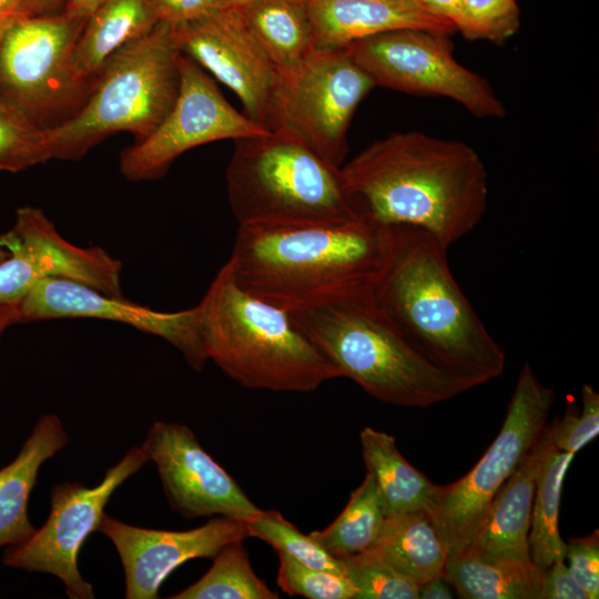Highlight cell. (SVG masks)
I'll use <instances>...</instances> for the list:
<instances>
[{
	"label": "cell",
	"instance_id": "3957f363",
	"mask_svg": "<svg viewBox=\"0 0 599 599\" xmlns=\"http://www.w3.org/2000/svg\"><path fill=\"white\" fill-rule=\"evenodd\" d=\"M386 229L358 217L337 224L238 225L229 258L237 284L283 311L374 286Z\"/></svg>",
	"mask_w": 599,
	"mask_h": 599
},
{
	"label": "cell",
	"instance_id": "6da1fadb",
	"mask_svg": "<svg viewBox=\"0 0 599 599\" xmlns=\"http://www.w3.org/2000/svg\"><path fill=\"white\" fill-rule=\"evenodd\" d=\"M341 176L359 217L420 229L447 248L487 207L488 173L476 150L419 131L373 142L341 166Z\"/></svg>",
	"mask_w": 599,
	"mask_h": 599
},
{
	"label": "cell",
	"instance_id": "5b68a950",
	"mask_svg": "<svg viewBox=\"0 0 599 599\" xmlns=\"http://www.w3.org/2000/svg\"><path fill=\"white\" fill-rule=\"evenodd\" d=\"M197 305L207 361L243 387L309 393L341 377L288 312L237 284L229 260Z\"/></svg>",
	"mask_w": 599,
	"mask_h": 599
},
{
	"label": "cell",
	"instance_id": "8fae6325",
	"mask_svg": "<svg viewBox=\"0 0 599 599\" xmlns=\"http://www.w3.org/2000/svg\"><path fill=\"white\" fill-rule=\"evenodd\" d=\"M149 461L141 446L130 448L94 487L77 481L55 484L50 490V514L40 529L22 544L10 546L2 564L59 578L71 599H93V586L78 566L79 551L98 531L104 508L114 491Z\"/></svg>",
	"mask_w": 599,
	"mask_h": 599
},
{
	"label": "cell",
	"instance_id": "f1b7e54d",
	"mask_svg": "<svg viewBox=\"0 0 599 599\" xmlns=\"http://www.w3.org/2000/svg\"><path fill=\"white\" fill-rule=\"evenodd\" d=\"M210 569L171 599H277L253 570L243 541L232 542L213 558Z\"/></svg>",
	"mask_w": 599,
	"mask_h": 599
},
{
	"label": "cell",
	"instance_id": "9a60e30c",
	"mask_svg": "<svg viewBox=\"0 0 599 599\" xmlns=\"http://www.w3.org/2000/svg\"><path fill=\"white\" fill-rule=\"evenodd\" d=\"M156 466L171 508L181 517L247 521L260 508L183 424L158 420L141 445Z\"/></svg>",
	"mask_w": 599,
	"mask_h": 599
},
{
	"label": "cell",
	"instance_id": "d4e9b609",
	"mask_svg": "<svg viewBox=\"0 0 599 599\" xmlns=\"http://www.w3.org/2000/svg\"><path fill=\"white\" fill-rule=\"evenodd\" d=\"M542 575L532 561L459 550L448 556L443 577L465 599H538Z\"/></svg>",
	"mask_w": 599,
	"mask_h": 599
},
{
	"label": "cell",
	"instance_id": "9c48e42d",
	"mask_svg": "<svg viewBox=\"0 0 599 599\" xmlns=\"http://www.w3.org/2000/svg\"><path fill=\"white\" fill-rule=\"evenodd\" d=\"M555 399V388L544 385L526 363L500 432L486 453L459 480L436 487L428 511L448 545L449 555L464 547L491 498L536 445Z\"/></svg>",
	"mask_w": 599,
	"mask_h": 599
},
{
	"label": "cell",
	"instance_id": "7c38bea8",
	"mask_svg": "<svg viewBox=\"0 0 599 599\" xmlns=\"http://www.w3.org/2000/svg\"><path fill=\"white\" fill-rule=\"evenodd\" d=\"M87 20L63 12L12 23L0 43V100L47 129L48 119L84 88L75 79L72 54Z\"/></svg>",
	"mask_w": 599,
	"mask_h": 599
},
{
	"label": "cell",
	"instance_id": "ac0fdd59",
	"mask_svg": "<svg viewBox=\"0 0 599 599\" xmlns=\"http://www.w3.org/2000/svg\"><path fill=\"white\" fill-rule=\"evenodd\" d=\"M114 545L125 576L126 599H154L182 564L213 558L225 546L250 537L246 522L216 516L189 530L133 526L104 512L99 529Z\"/></svg>",
	"mask_w": 599,
	"mask_h": 599
},
{
	"label": "cell",
	"instance_id": "8992f818",
	"mask_svg": "<svg viewBox=\"0 0 599 599\" xmlns=\"http://www.w3.org/2000/svg\"><path fill=\"white\" fill-rule=\"evenodd\" d=\"M180 50L163 21L115 52L95 77L87 101L47 128L50 159L77 160L116 132L148 138L172 109L180 89Z\"/></svg>",
	"mask_w": 599,
	"mask_h": 599
},
{
	"label": "cell",
	"instance_id": "7402d4cb",
	"mask_svg": "<svg viewBox=\"0 0 599 599\" xmlns=\"http://www.w3.org/2000/svg\"><path fill=\"white\" fill-rule=\"evenodd\" d=\"M158 22L148 0H106L89 17L74 44L72 67L78 82L88 84L115 52Z\"/></svg>",
	"mask_w": 599,
	"mask_h": 599
},
{
	"label": "cell",
	"instance_id": "ffe728a7",
	"mask_svg": "<svg viewBox=\"0 0 599 599\" xmlns=\"http://www.w3.org/2000/svg\"><path fill=\"white\" fill-rule=\"evenodd\" d=\"M313 23L316 48H342L380 33L419 29L450 34V22L416 0H304Z\"/></svg>",
	"mask_w": 599,
	"mask_h": 599
},
{
	"label": "cell",
	"instance_id": "7a4b0ae2",
	"mask_svg": "<svg viewBox=\"0 0 599 599\" xmlns=\"http://www.w3.org/2000/svg\"><path fill=\"white\" fill-rule=\"evenodd\" d=\"M375 298L402 334L428 359L471 388L498 378L506 353L458 286L447 247L412 226H385Z\"/></svg>",
	"mask_w": 599,
	"mask_h": 599
},
{
	"label": "cell",
	"instance_id": "2e32d148",
	"mask_svg": "<svg viewBox=\"0 0 599 599\" xmlns=\"http://www.w3.org/2000/svg\"><path fill=\"white\" fill-rule=\"evenodd\" d=\"M173 35L177 49L229 87L238 97L244 113L266 129L280 71L241 9L216 8L173 26Z\"/></svg>",
	"mask_w": 599,
	"mask_h": 599
},
{
	"label": "cell",
	"instance_id": "8d00e7d4",
	"mask_svg": "<svg viewBox=\"0 0 599 599\" xmlns=\"http://www.w3.org/2000/svg\"><path fill=\"white\" fill-rule=\"evenodd\" d=\"M538 599H589V597L565 565V560H557L544 570Z\"/></svg>",
	"mask_w": 599,
	"mask_h": 599
},
{
	"label": "cell",
	"instance_id": "d6a6232c",
	"mask_svg": "<svg viewBox=\"0 0 599 599\" xmlns=\"http://www.w3.org/2000/svg\"><path fill=\"white\" fill-rule=\"evenodd\" d=\"M277 554L276 581L287 595L308 599H355L356 589L346 576L312 568L288 555Z\"/></svg>",
	"mask_w": 599,
	"mask_h": 599
},
{
	"label": "cell",
	"instance_id": "e0dca14e",
	"mask_svg": "<svg viewBox=\"0 0 599 599\" xmlns=\"http://www.w3.org/2000/svg\"><path fill=\"white\" fill-rule=\"evenodd\" d=\"M19 313L21 322L84 317L126 324L170 343L195 372H202L207 362L199 305L160 312L74 281L47 278L19 303Z\"/></svg>",
	"mask_w": 599,
	"mask_h": 599
},
{
	"label": "cell",
	"instance_id": "30bf717a",
	"mask_svg": "<svg viewBox=\"0 0 599 599\" xmlns=\"http://www.w3.org/2000/svg\"><path fill=\"white\" fill-rule=\"evenodd\" d=\"M375 85L396 91L445 97L477 118H498L507 111L488 81L461 65L448 34L419 29L380 33L345 45Z\"/></svg>",
	"mask_w": 599,
	"mask_h": 599
},
{
	"label": "cell",
	"instance_id": "cb8c5ba5",
	"mask_svg": "<svg viewBox=\"0 0 599 599\" xmlns=\"http://www.w3.org/2000/svg\"><path fill=\"white\" fill-rule=\"evenodd\" d=\"M359 439L365 466L376 481L386 516L432 508L437 486L403 457L392 435L367 426Z\"/></svg>",
	"mask_w": 599,
	"mask_h": 599
},
{
	"label": "cell",
	"instance_id": "83f0119b",
	"mask_svg": "<svg viewBox=\"0 0 599 599\" xmlns=\"http://www.w3.org/2000/svg\"><path fill=\"white\" fill-rule=\"evenodd\" d=\"M386 517L376 481L367 471L335 520L309 535L337 558L355 556L374 546Z\"/></svg>",
	"mask_w": 599,
	"mask_h": 599
},
{
	"label": "cell",
	"instance_id": "ba28073f",
	"mask_svg": "<svg viewBox=\"0 0 599 599\" xmlns=\"http://www.w3.org/2000/svg\"><path fill=\"white\" fill-rule=\"evenodd\" d=\"M374 87L345 47L316 48L304 61L280 72L266 129L293 138L341 167L352 118Z\"/></svg>",
	"mask_w": 599,
	"mask_h": 599
},
{
	"label": "cell",
	"instance_id": "277c9868",
	"mask_svg": "<svg viewBox=\"0 0 599 599\" xmlns=\"http://www.w3.org/2000/svg\"><path fill=\"white\" fill-rule=\"evenodd\" d=\"M290 316L341 377L383 403L426 408L471 388L402 334L377 303L373 286Z\"/></svg>",
	"mask_w": 599,
	"mask_h": 599
},
{
	"label": "cell",
	"instance_id": "484cf974",
	"mask_svg": "<svg viewBox=\"0 0 599 599\" xmlns=\"http://www.w3.org/2000/svg\"><path fill=\"white\" fill-rule=\"evenodd\" d=\"M241 11L280 72L297 65L316 49L304 0H255Z\"/></svg>",
	"mask_w": 599,
	"mask_h": 599
},
{
	"label": "cell",
	"instance_id": "74e56055",
	"mask_svg": "<svg viewBox=\"0 0 599 599\" xmlns=\"http://www.w3.org/2000/svg\"><path fill=\"white\" fill-rule=\"evenodd\" d=\"M159 21L176 26L201 18L217 8L216 0H148Z\"/></svg>",
	"mask_w": 599,
	"mask_h": 599
},
{
	"label": "cell",
	"instance_id": "bcb514c9",
	"mask_svg": "<svg viewBox=\"0 0 599 599\" xmlns=\"http://www.w3.org/2000/svg\"><path fill=\"white\" fill-rule=\"evenodd\" d=\"M11 24H12V22L0 21V43L2 41V38H3L4 33H6V31L8 30V28Z\"/></svg>",
	"mask_w": 599,
	"mask_h": 599
},
{
	"label": "cell",
	"instance_id": "52a82bcc",
	"mask_svg": "<svg viewBox=\"0 0 599 599\" xmlns=\"http://www.w3.org/2000/svg\"><path fill=\"white\" fill-rule=\"evenodd\" d=\"M225 177L238 225L337 224L359 217L341 167L282 133L235 140Z\"/></svg>",
	"mask_w": 599,
	"mask_h": 599
},
{
	"label": "cell",
	"instance_id": "7bdbcfd3",
	"mask_svg": "<svg viewBox=\"0 0 599 599\" xmlns=\"http://www.w3.org/2000/svg\"><path fill=\"white\" fill-rule=\"evenodd\" d=\"M21 322L19 313V304L14 305H0V341L4 331L13 325Z\"/></svg>",
	"mask_w": 599,
	"mask_h": 599
},
{
	"label": "cell",
	"instance_id": "e575fe53",
	"mask_svg": "<svg viewBox=\"0 0 599 599\" xmlns=\"http://www.w3.org/2000/svg\"><path fill=\"white\" fill-rule=\"evenodd\" d=\"M581 402L580 414L568 406L562 418L550 425L555 447L572 455L599 434V395L591 385L582 386Z\"/></svg>",
	"mask_w": 599,
	"mask_h": 599
},
{
	"label": "cell",
	"instance_id": "f546056e",
	"mask_svg": "<svg viewBox=\"0 0 599 599\" xmlns=\"http://www.w3.org/2000/svg\"><path fill=\"white\" fill-rule=\"evenodd\" d=\"M250 537H256L277 552L316 569L344 575V565L323 548L311 535H305L276 510H260L246 521ZM345 576V575H344Z\"/></svg>",
	"mask_w": 599,
	"mask_h": 599
},
{
	"label": "cell",
	"instance_id": "d6986e66",
	"mask_svg": "<svg viewBox=\"0 0 599 599\" xmlns=\"http://www.w3.org/2000/svg\"><path fill=\"white\" fill-rule=\"evenodd\" d=\"M552 446L551 428L546 425L536 445L491 498L459 550H470L493 559L531 561L528 535L536 481Z\"/></svg>",
	"mask_w": 599,
	"mask_h": 599
},
{
	"label": "cell",
	"instance_id": "f35d334b",
	"mask_svg": "<svg viewBox=\"0 0 599 599\" xmlns=\"http://www.w3.org/2000/svg\"><path fill=\"white\" fill-rule=\"evenodd\" d=\"M40 12L41 9L34 0H0V21L13 23Z\"/></svg>",
	"mask_w": 599,
	"mask_h": 599
},
{
	"label": "cell",
	"instance_id": "ee69618b",
	"mask_svg": "<svg viewBox=\"0 0 599 599\" xmlns=\"http://www.w3.org/2000/svg\"><path fill=\"white\" fill-rule=\"evenodd\" d=\"M255 0H216L217 8L242 9Z\"/></svg>",
	"mask_w": 599,
	"mask_h": 599
},
{
	"label": "cell",
	"instance_id": "d590c367",
	"mask_svg": "<svg viewBox=\"0 0 599 599\" xmlns=\"http://www.w3.org/2000/svg\"><path fill=\"white\" fill-rule=\"evenodd\" d=\"M569 570L588 593L589 599L599 597V534L570 538L566 542L565 559Z\"/></svg>",
	"mask_w": 599,
	"mask_h": 599
},
{
	"label": "cell",
	"instance_id": "ab89813d",
	"mask_svg": "<svg viewBox=\"0 0 599 599\" xmlns=\"http://www.w3.org/2000/svg\"><path fill=\"white\" fill-rule=\"evenodd\" d=\"M423 8L455 26H461L460 0H416Z\"/></svg>",
	"mask_w": 599,
	"mask_h": 599
},
{
	"label": "cell",
	"instance_id": "1f68e13d",
	"mask_svg": "<svg viewBox=\"0 0 599 599\" xmlns=\"http://www.w3.org/2000/svg\"><path fill=\"white\" fill-rule=\"evenodd\" d=\"M355 599H418L419 585L368 552L341 558Z\"/></svg>",
	"mask_w": 599,
	"mask_h": 599
},
{
	"label": "cell",
	"instance_id": "b9f144b4",
	"mask_svg": "<svg viewBox=\"0 0 599 599\" xmlns=\"http://www.w3.org/2000/svg\"><path fill=\"white\" fill-rule=\"evenodd\" d=\"M106 0H68L64 13L74 18L89 19V17Z\"/></svg>",
	"mask_w": 599,
	"mask_h": 599
},
{
	"label": "cell",
	"instance_id": "836d02e7",
	"mask_svg": "<svg viewBox=\"0 0 599 599\" xmlns=\"http://www.w3.org/2000/svg\"><path fill=\"white\" fill-rule=\"evenodd\" d=\"M460 10L458 31L468 40L505 42L520 26L516 0H460Z\"/></svg>",
	"mask_w": 599,
	"mask_h": 599
},
{
	"label": "cell",
	"instance_id": "4dcf8cb0",
	"mask_svg": "<svg viewBox=\"0 0 599 599\" xmlns=\"http://www.w3.org/2000/svg\"><path fill=\"white\" fill-rule=\"evenodd\" d=\"M48 160L45 129L0 100V171L18 172Z\"/></svg>",
	"mask_w": 599,
	"mask_h": 599
},
{
	"label": "cell",
	"instance_id": "60d3db41",
	"mask_svg": "<svg viewBox=\"0 0 599 599\" xmlns=\"http://www.w3.org/2000/svg\"><path fill=\"white\" fill-rule=\"evenodd\" d=\"M454 597L451 586L444 577L430 579L419 586L418 598L422 599H451Z\"/></svg>",
	"mask_w": 599,
	"mask_h": 599
},
{
	"label": "cell",
	"instance_id": "7dc6e473",
	"mask_svg": "<svg viewBox=\"0 0 599 599\" xmlns=\"http://www.w3.org/2000/svg\"><path fill=\"white\" fill-rule=\"evenodd\" d=\"M8 256V252L0 245V262Z\"/></svg>",
	"mask_w": 599,
	"mask_h": 599
},
{
	"label": "cell",
	"instance_id": "44dd1931",
	"mask_svg": "<svg viewBox=\"0 0 599 599\" xmlns=\"http://www.w3.org/2000/svg\"><path fill=\"white\" fill-rule=\"evenodd\" d=\"M69 443L55 414L42 415L16 458L0 469V548L24 542L35 527L28 517V500L41 466Z\"/></svg>",
	"mask_w": 599,
	"mask_h": 599
},
{
	"label": "cell",
	"instance_id": "603a6c76",
	"mask_svg": "<svg viewBox=\"0 0 599 599\" xmlns=\"http://www.w3.org/2000/svg\"><path fill=\"white\" fill-rule=\"evenodd\" d=\"M422 586L443 577L448 545L427 509L387 516L374 546L365 551Z\"/></svg>",
	"mask_w": 599,
	"mask_h": 599
},
{
	"label": "cell",
	"instance_id": "f6af8a7d",
	"mask_svg": "<svg viewBox=\"0 0 599 599\" xmlns=\"http://www.w3.org/2000/svg\"><path fill=\"white\" fill-rule=\"evenodd\" d=\"M39 8L42 10L48 9L55 4L58 0H34Z\"/></svg>",
	"mask_w": 599,
	"mask_h": 599
},
{
	"label": "cell",
	"instance_id": "4fadbf2b",
	"mask_svg": "<svg viewBox=\"0 0 599 599\" xmlns=\"http://www.w3.org/2000/svg\"><path fill=\"white\" fill-rule=\"evenodd\" d=\"M179 68L180 89L172 109L148 138L120 156V171L131 181L161 177L193 148L270 132L232 106L202 67L182 52Z\"/></svg>",
	"mask_w": 599,
	"mask_h": 599
},
{
	"label": "cell",
	"instance_id": "4316f807",
	"mask_svg": "<svg viewBox=\"0 0 599 599\" xmlns=\"http://www.w3.org/2000/svg\"><path fill=\"white\" fill-rule=\"evenodd\" d=\"M573 456L554 445L537 476L528 547L530 560L540 570L557 560H565L566 542L559 532V507L564 479Z\"/></svg>",
	"mask_w": 599,
	"mask_h": 599
},
{
	"label": "cell",
	"instance_id": "5bb4252c",
	"mask_svg": "<svg viewBox=\"0 0 599 599\" xmlns=\"http://www.w3.org/2000/svg\"><path fill=\"white\" fill-rule=\"evenodd\" d=\"M8 256L0 262V305H18L39 282L63 278L123 297L122 264L99 246L65 240L42 210L23 206L14 225L0 235Z\"/></svg>",
	"mask_w": 599,
	"mask_h": 599
}]
</instances>
